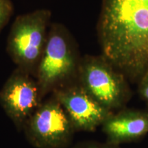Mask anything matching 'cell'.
<instances>
[{
    "label": "cell",
    "instance_id": "ba28073f",
    "mask_svg": "<svg viewBox=\"0 0 148 148\" xmlns=\"http://www.w3.org/2000/svg\"><path fill=\"white\" fill-rule=\"evenodd\" d=\"M107 142L121 145L148 134V110L125 108L112 112L101 125Z\"/></svg>",
    "mask_w": 148,
    "mask_h": 148
},
{
    "label": "cell",
    "instance_id": "6da1fadb",
    "mask_svg": "<svg viewBox=\"0 0 148 148\" xmlns=\"http://www.w3.org/2000/svg\"><path fill=\"white\" fill-rule=\"evenodd\" d=\"M97 33L101 54L137 84L148 69V0H102Z\"/></svg>",
    "mask_w": 148,
    "mask_h": 148
},
{
    "label": "cell",
    "instance_id": "8992f818",
    "mask_svg": "<svg viewBox=\"0 0 148 148\" xmlns=\"http://www.w3.org/2000/svg\"><path fill=\"white\" fill-rule=\"evenodd\" d=\"M32 75L16 68L0 89V106L18 130L42 101Z\"/></svg>",
    "mask_w": 148,
    "mask_h": 148
},
{
    "label": "cell",
    "instance_id": "9c48e42d",
    "mask_svg": "<svg viewBox=\"0 0 148 148\" xmlns=\"http://www.w3.org/2000/svg\"><path fill=\"white\" fill-rule=\"evenodd\" d=\"M13 12L12 0H0V32L8 24Z\"/></svg>",
    "mask_w": 148,
    "mask_h": 148
},
{
    "label": "cell",
    "instance_id": "52a82bcc",
    "mask_svg": "<svg viewBox=\"0 0 148 148\" xmlns=\"http://www.w3.org/2000/svg\"><path fill=\"white\" fill-rule=\"evenodd\" d=\"M51 95L63 108L75 132H94L113 112L98 103L78 81L53 90Z\"/></svg>",
    "mask_w": 148,
    "mask_h": 148
},
{
    "label": "cell",
    "instance_id": "277c9868",
    "mask_svg": "<svg viewBox=\"0 0 148 148\" xmlns=\"http://www.w3.org/2000/svg\"><path fill=\"white\" fill-rule=\"evenodd\" d=\"M77 81L98 103L111 112L126 107L132 98L128 79L101 54L82 57Z\"/></svg>",
    "mask_w": 148,
    "mask_h": 148
},
{
    "label": "cell",
    "instance_id": "7a4b0ae2",
    "mask_svg": "<svg viewBox=\"0 0 148 148\" xmlns=\"http://www.w3.org/2000/svg\"><path fill=\"white\" fill-rule=\"evenodd\" d=\"M81 58L69 29L61 23H51L34 77L42 99L53 90L77 82Z\"/></svg>",
    "mask_w": 148,
    "mask_h": 148
},
{
    "label": "cell",
    "instance_id": "8fae6325",
    "mask_svg": "<svg viewBox=\"0 0 148 148\" xmlns=\"http://www.w3.org/2000/svg\"><path fill=\"white\" fill-rule=\"evenodd\" d=\"M138 95L148 105V69L137 83Z\"/></svg>",
    "mask_w": 148,
    "mask_h": 148
},
{
    "label": "cell",
    "instance_id": "3957f363",
    "mask_svg": "<svg viewBox=\"0 0 148 148\" xmlns=\"http://www.w3.org/2000/svg\"><path fill=\"white\" fill-rule=\"evenodd\" d=\"M51 17L48 9L18 15L7 39V52L16 68L34 77L47 44Z\"/></svg>",
    "mask_w": 148,
    "mask_h": 148
},
{
    "label": "cell",
    "instance_id": "5b68a950",
    "mask_svg": "<svg viewBox=\"0 0 148 148\" xmlns=\"http://www.w3.org/2000/svg\"><path fill=\"white\" fill-rule=\"evenodd\" d=\"M23 131L35 148H66L76 132L63 108L51 95L42 101Z\"/></svg>",
    "mask_w": 148,
    "mask_h": 148
},
{
    "label": "cell",
    "instance_id": "30bf717a",
    "mask_svg": "<svg viewBox=\"0 0 148 148\" xmlns=\"http://www.w3.org/2000/svg\"><path fill=\"white\" fill-rule=\"evenodd\" d=\"M71 148H121V146L118 145L106 142L95 141V140H86V141L79 142L74 145Z\"/></svg>",
    "mask_w": 148,
    "mask_h": 148
}]
</instances>
